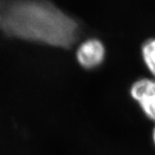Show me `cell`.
Returning <instances> with one entry per match:
<instances>
[{"mask_svg": "<svg viewBox=\"0 0 155 155\" xmlns=\"http://www.w3.org/2000/svg\"><path fill=\"white\" fill-rule=\"evenodd\" d=\"M0 30L10 37L69 48L78 25L48 1H0Z\"/></svg>", "mask_w": 155, "mask_h": 155, "instance_id": "1", "label": "cell"}, {"mask_svg": "<svg viewBox=\"0 0 155 155\" xmlns=\"http://www.w3.org/2000/svg\"><path fill=\"white\" fill-rule=\"evenodd\" d=\"M131 96L136 101L144 113L150 120L155 118V84L153 80L142 78L134 82L130 90Z\"/></svg>", "mask_w": 155, "mask_h": 155, "instance_id": "2", "label": "cell"}, {"mask_svg": "<svg viewBox=\"0 0 155 155\" xmlns=\"http://www.w3.org/2000/svg\"><path fill=\"white\" fill-rule=\"evenodd\" d=\"M105 55L104 45L97 39H90L80 45L76 53L78 62L84 68L92 69L103 62Z\"/></svg>", "mask_w": 155, "mask_h": 155, "instance_id": "3", "label": "cell"}, {"mask_svg": "<svg viewBox=\"0 0 155 155\" xmlns=\"http://www.w3.org/2000/svg\"><path fill=\"white\" fill-rule=\"evenodd\" d=\"M155 41L153 39L147 40L143 44L142 47V55H143L144 63L147 65L151 74L154 75L155 73Z\"/></svg>", "mask_w": 155, "mask_h": 155, "instance_id": "4", "label": "cell"}]
</instances>
